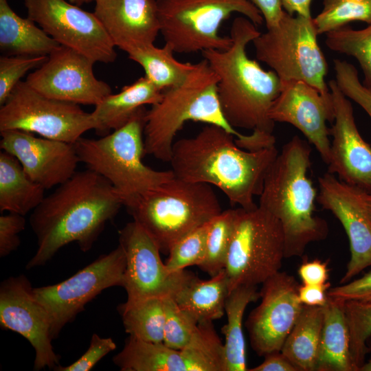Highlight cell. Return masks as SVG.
Segmentation results:
<instances>
[{
    "label": "cell",
    "mask_w": 371,
    "mask_h": 371,
    "mask_svg": "<svg viewBox=\"0 0 371 371\" xmlns=\"http://www.w3.org/2000/svg\"><path fill=\"white\" fill-rule=\"evenodd\" d=\"M122 206V196L103 177L90 169L76 172L32 211L37 249L26 269L45 265L71 243L88 251Z\"/></svg>",
    "instance_id": "6da1fadb"
},
{
    "label": "cell",
    "mask_w": 371,
    "mask_h": 371,
    "mask_svg": "<svg viewBox=\"0 0 371 371\" xmlns=\"http://www.w3.org/2000/svg\"><path fill=\"white\" fill-rule=\"evenodd\" d=\"M234 135L207 124L195 136L175 142L170 160L177 178L219 188L232 205L257 206L267 173L278 155L276 146L250 151L239 147Z\"/></svg>",
    "instance_id": "7a4b0ae2"
},
{
    "label": "cell",
    "mask_w": 371,
    "mask_h": 371,
    "mask_svg": "<svg viewBox=\"0 0 371 371\" xmlns=\"http://www.w3.org/2000/svg\"><path fill=\"white\" fill-rule=\"evenodd\" d=\"M260 34L248 18L236 17L230 30L231 47L201 54L218 78V98L227 122L234 128L272 133L275 122L269 114L282 83L273 71L264 70L247 55V45Z\"/></svg>",
    "instance_id": "3957f363"
},
{
    "label": "cell",
    "mask_w": 371,
    "mask_h": 371,
    "mask_svg": "<svg viewBox=\"0 0 371 371\" xmlns=\"http://www.w3.org/2000/svg\"><path fill=\"white\" fill-rule=\"evenodd\" d=\"M311 148L293 136L269 169L258 205L277 218L284 236L285 258L300 257L307 246L328 235L327 222L317 216V193L308 177Z\"/></svg>",
    "instance_id": "277c9868"
},
{
    "label": "cell",
    "mask_w": 371,
    "mask_h": 371,
    "mask_svg": "<svg viewBox=\"0 0 371 371\" xmlns=\"http://www.w3.org/2000/svg\"><path fill=\"white\" fill-rule=\"evenodd\" d=\"M218 80L216 74L203 58L194 63L181 84L163 91L161 100L146 113L145 155L169 162L174 139L188 121L221 126L236 137L238 145L248 141L249 135L236 131L224 117L218 98Z\"/></svg>",
    "instance_id": "5b68a950"
},
{
    "label": "cell",
    "mask_w": 371,
    "mask_h": 371,
    "mask_svg": "<svg viewBox=\"0 0 371 371\" xmlns=\"http://www.w3.org/2000/svg\"><path fill=\"white\" fill-rule=\"evenodd\" d=\"M145 106L126 124L99 139L80 137L74 144L80 162L99 174L120 194L124 206L175 177L173 172L147 166L144 128Z\"/></svg>",
    "instance_id": "8992f818"
},
{
    "label": "cell",
    "mask_w": 371,
    "mask_h": 371,
    "mask_svg": "<svg viewBox=\"0 0 371 371\" xmlns=\"http://www.w3.org/2000/svg\"><path fill=\"white\" fill-rule=\"evenodd\" d=\"M125 207L164 254L181 238L222 212L210 185L175 176Z\"/></svg>",
    "instance_id": "52a82bcc"
},
{
    "label": "cell",
    "mask_w": 371,
    "mask_h": 371,
    "mask_svg": "<svg viewBox=\"0 0 371 371\" xmlns=\"http://www.w3.org/2000/svg\"><path fill=\"white\" fill-rule=\"evenodd\" d=\"M160 33L175 53L190 54L205 50L225 51L230 36L219 29L232 14L245 15L256 26L264 21L260 10L249 0H156Z\"/></svg>",
    "instance_id": "ba28073f"
},
{
    "label": "cell",
    "mask_w": 371,
    "mask_h": 371,
    "mask_svg": "<svg viewBox=\"0 0 371 371\" xmlns=\"http://www.w3.org/2000/svg\"><path fill=\"white\" fill-rule=\"evenodd\" d=\"M284 236L280 221L257 205L236 209L225 271L229 292L241 285L257 286L280 271Z\"/></svg>",
    "instance_id": "9c48e42d"
},
{
    "label": "cell",
    "mask_w": 371,
    "mask_h": 371,
    "mask_svg": "<svg viewBox=\"0 0 371 371\" xmlns=\"http://www.w3.org/2000/svg\"><path fill=\"white\" fill-rule=\"evenodd\" d=\"M317 36L312 17L284 10L277 25L260 33L252 43L257 60L268 65L282 82L302 80L328 94V65Z\"/></svg>",
    "instance_id": "30bf717a"
},
{
    "label": "cell",
    "mask_w": 371,
    "mask_h": 371,
    "mask_svg": "<svg viewBox=\"0 0 371 371\" xmlns=\"http://www.w3.org/2000/svg\"><path fill=\"white\" fill-rule=\"evenodd\" d=\"M93 129L91 113L79 104L47 97L21 80L0 107V131L21 130L74 144Z\"/></svg>",
    "instance_id": "8fae6325"
},
{
    "label": "cell",
    "mask_w": 371,
    "mask_h": 371,
    "mask_svg": "<svg viewBox=\"0 0 371 371\" xmlns=\"http://www.w3.org/2000/svg\"><path fill=\"white\" fill-rule=\"evenodd\" d=\"M125 269V254L118 244L69 278L55 284L34 287L35 297L49 315L53 339L102 291L123 286Z\"/></svg>",
    "instance_id": "7c38bea8"
},
{
    "label": "cell",
    "mask_w": 371,
    "mask_h": 371,
    "mask_svg": "<svg viewBox=\"0 0 371 371\" xmlns=\"http://www.w3.org/2000/svg\"><path fill=\"white\" fill-rule=\"evenodd\" d=\"M27 17L60 45L95 63H111L115 46L95 14L65 0H24Z\"/></svg>",
    "instance_id": "4fadbf2b"
},
{
    "label": "cell",
    "mask_w": 371,
    "mask_h": 371,
    "mask_svg": "<svg viewBox=\"0 0 371 371\" xmlns=\"http://www.w3.org/2000/svg\"><path fill=\"white\" fill-rule=\"evenodd\" d=\"M119 245L126 256L123 288L126 302L150 297L174 298L194 273L186 269L172 272L160 256V249L137 222L127 223L119 232Z\"/></svg>",
    "instance_id": "5bb4252c"
},
{
    "label": "cell",
    "mask_w": 371,
    "mask_h": 371,
    "mask_svg": "<svg viewBox=\"0 0 371 371\" xmlns=\"http://www.w3.org/2000/svg\"><path fill=\"white\" fill-rule=\"evenodd\" d=\"M260 304L247 317L245 326L251 348L260 357L281 351L303 307L299 283L284 271H278L262 284Z\"/></svg>",
    "instance_id": "9a60e30c"
},
{
    "label": "cell",
    "mask_w": 371,
    "mask_h": 371,
    "mask_svg": "<svg viewBox=\"0 0 371 371\" xmlns=\"http://www.w3.org/2000/svg\"><path fill=\"white\" fill-rule=\"evenodd\" d=\"M95 63L77 51L60 45L26 78L40 93L78 104H98L112 93L111 87L95 78Z\"/></svg>",
    "instance_id": "2e32d148"
},
{
    "label": "cell",
    "mask_w": 371,
    "mask_h": 371,
    "mask_svg": "<svg viewBox=\"0 0 371 371\" xmlns=\"http://www.w3.org/2000/svg\"><path fill=\"white\" fill-rule=\"evenodd\" d=\"M24 275L11 276L0 285V326L26 339L35 351L34 370L56 368L60 357L52 341L51 322ZM59 366V365H58Z\"/></svg>",
    "instance_id": "e0dca14e"
},
{
    "label": "cell",
    "mask_w": 371,
    "mask_h": 371,
    "mask_svg": "<svg viewBox=\"0 0 371 371\" xmlns=\"http://www.w3.org/2000/svg\"><path fill=\"white\" fill-rule=\"evenodd\" d=\"M317 201L342 225L349 240L350 258L340 284L346 283L371 266V218L363 190L326 172L318 178Z\"/></svg>",
    "instance_id": "ac0fdd59"
},
{
    "label": "cell",
    "mask_w": 371,
    "mask_h": 371,
    "mask_svg": "<svg viewBox=\"0 0 371 371\" xmlns=\"http://www.w3.org/2000/svg\"><path fill=\"white\" fill-rule=\"evenodd\" d=\"M282 83V89L270 109L269 117L274 122H286L297 128L328 165L330 142L326 123H333L335 119L331 93L323 94L302 80Z\"/></svg>",
    "instance_id": "d6986e66"
},
{
    "label": "cell",
    "mask_w": 371,
    "mask_h": 371,
    "mask_svg": "<svg viewBox=\"0 0 371 371\" xmlns=\"http://www.w3.org/2000/svg\"><path fill=\"white\" fill-rule=\"evenodd\" d=\"M335 109L333 124L329 128L330 160L328 172L341 181L365 191L371 190V145L361 135L355 123L350 101L335 80L328 82Z\"/></svg>",
    "instance_id": "ffe728a7"
},
{
    "label": "cell",
    "mask_w": 371,
    "mask_h": 371,
    "mask_svg": "<svg viewBox=\"0 0 371 371\" xmlns=\"http://www.w3.org/2000/svg\"><path fill=\"white\" fill-rule=\"evenodd\" d=\"M0 133L1 149L15 157L27 175L45 190L62 184L76 172L80 160L74 144L21 130Z\"/></svg>",
    "instance_id": "44dd1931"
},
{
    "label": "cell",
    "mask_w": 371,
    "mask_h": 371,
    "mask_svg": "<svg viewBox=\"0 0 371 371\" xmlns=\"http://www.w3.org/2000/svg\"><path fill=\"white\" fill-rule=\"evenodd\" d=\"M94 14L115 47L127 54L154 44L160 32L156 0H95Z\"/></svg>",
    "instance_id": "7402d4cb"
},
{
    "label": "cell",
    "mask_w": 371,
    "mask_h": 371,
    "mask_svg": "<svg viewBox=\"0 0 371 371\" xmlns=\"http://www.w3.org/2000/svg\"><path fill=\"white\" fill-rule=\"evenodd\" d=\"M162 92L145 76L138 78L95 106L91 112L93 130L98 135L104 136L123 126L146 104L157 103Z\"/></svg>",
    "instance_id": "603a6c76"
},
{
    "label": "cell",
    "mask_w": 371,
    "mask_h": 371,
    "mask_svg": "<svg viewBox=\"0 0 371 371\" xmlns=\"http://www.w3.org/2000/svg\"><path fill=\"white\" fill-rule=\"evenodd\" d=\"M60 45L30 18L0 0V50L3 56H49Z\"/></svg>",
    "instance_id": "cb8c5ba5"
},
{
    "label": "cell",
    "mask_w": 371,
    "mask_h": 371,
    "mask_svg": "<svg viewBox=\"0 0 371 371\" xmlns=\"http://www.w3.org/2000/svg\"><path fill=\"white\" fill-rule=\"evenodd\" d=\"M343 301L328 296L324 308L317 371H357L350 348V333Z\"/></svg>",
    "instance_id": "d4e9b609"
},
{
    "label": "cell",
    "mask_w": 371,
    "mask_h": 371,
    "mask_svg": "<svg viewBox=\"0 0 371 371\" xmlns=\"http://www.w3.org/2000/svg\"><path fill=\"white\" fill-rule=\"evenodd\" d=\"M229 293L225 269L209 280L193 276L173 298L178 306L199 323L212 322L225 313Z\"/></svg>",
    "instance_id": "484cf974"
},
{
    "label": "cell",
    "mask_w": 371,
    "mask_h": 371,
    "mask_svg": "<svg viewBox=\"0 0 371 371\" xmlns=\"http://www.w3.org/2000/svg\"><path fill=\"white\" fill-rule=\"evenodd\" d=\"M45 188L25 172L11 154L0 153V210L25 216L45 198Z\"/></svg>",
    "instance_id": "4316f807"
},
{
    "label": "cell",
    "mask_w": 371,
    "mask_h": 371,
    "mask_svg": "<svg viewBox=\"0 0 371 371\" xmlns=\"http://www.w3.org/2000/svg\"><path fill=\"white\" fill-rule=\"evenodd\" d=\"M323 322V306L303 305L281 349L297 371L316 370Z\"/></svg>",
    "instance_id": "83f0119b"
},
{
    "label": "cell",
    "mask_w": 371,
    "mask_h": 371,
    "mask_svg": "<svg viewBox=\"0 0 371 371\" xmlns=\"http://www.w3.org/2000/svg\"><path fill=\"white\" fill-rule=\"evenodd\" d=\"M259 298L257 286L241 285L228 293L225 306L227 323L221 328L225 335L226 371L248 370L243 319L248 304Z\"/></svg>",
    "instance_id": "f1b7e54d"
},
{
    "label": "cell",
    "mask_w": 371,
    "mask_h": 371,
    "mask_svg": "<svg viewBox=\"0 0 371 371\" xmlns=\"http://www.w3.org/2000/svg\"><path fill=\"white\" fill-rule=\"evenodd\" d=\"M113 361L122 371H187L181 350L131 336Z\"/></svg>",
    "instance_id": "f546056e"
},
{
    "label": "cell",
    "mask_w": 371,
    "mask_h": 371,
    "mask_svg": "<svg viewBox=\"0 0 371 371\" xmlns=\"http://www.w3.org/2000/svg\"><path fill=\"white\" fill-rule=\"evenodd\" d=\"M174 53L167 44L161 48L153 44L130 52L128 57L142 66L144 76L164 91L181 84L194 65L178 61Z\"/></svg>",
    "instance_id": "4dcf8cb0"
},
{
    "label": "cell",
    "mask_w": 371,
    "mask_h": 371,
    "mask_svg": "<svg viewBox=\"0 0 371 371\" xmlns=\"http://www.w3.org/2000/svg\"><path fill=\"white\" fill-rule=\"evenodd\" d=\"M125 332L150 342L164 343L166 319L164 298L126 302L118 307Z\"/></svg>",
    "instance_id": "1f68e13d"
},
{
    "label": "cell",
    "mask_w": 371,
    "mask_h": 371,
    "mask_svg": "<svg viewBox=\"0 0 371 371\" xmlns=\"http://www.w3.org/2000/svg\"><path fill=\"white\" fill-rule=\"evenodd\" d=\"M187 371H226L224 344L212 322H200L188 345L180 350Z\"/></svg>",
    "instance_id": "d6a6232c"
},
{
    "label": "cell",
    "mask_w": 371,
    "mask_h": 371,
    "mask_svg": "<svg viewBox=\"0 0 371 371\" xmlns=\"http://www.w3.org/2000/svg\"><path fill=\"white\" fill-rule=\"evenodd\" d=\"M236 218V209L222 211L210 223L205 256L199 267L211 277L225 269Z\"/></svg>",
    "instance_id": "836d02e7"
},
{
    "label": "cell",
    "mask_w": 371,
    "mask_h": 371,
    "mask_svg": "<svg viewBox=\"0 0 371 371\" xmlns=\"http://www.w3.org/2000/svg\"><path fill=\"white\" fill-rule=\"evenodd\" d=\"M326 35L325 43L330 49L358 61L364 75L363 83L371 89V23L361 30L346 25Z\"/></svg>",
    "instance_id": "e575fe53"
},
{
    "label": "cell",
    "mask_w": 371,
    "mask_h": 371,
    "mask_svg": "<svg viewBox=\"0 0 371 371\" xmlns=\"http://www.w3.org/2000/svg\"><path fill=\"white\" fill-rule=\"evenodd\" d=\"M318 35L336 30L352 21L371 23V0H323L322 10L313 18Z\"/></svg>",
    "instance_id": "d590c367"
},
{
    "label": "cell",
    "mask_w": 371,
    "mask_h": 371,
    "mask_svg": "<svg viewBox=\"0 0 371 371\" xmlns=\"http://www.w3.org/2000/svg\"><path fill=\"white\" fill-rule=\"evenodd\" d=\"M344 310L350 333V348L353 363L359 371L369 352L366 342L371 335V300H348Z\"/></svg>",
    "instance_id": "8d00e7d4"
},
{
    "label": "cell",
    "mask_w": 371,
    "mask_h": 371,
    "mask_svg": "<svg viewBox=\"0 0 371 371\" xmlns=\"http://www.w3.org/2000/svg\"><path fill=\"white\" fill-rule=\"evenodd\" d=\"M211 221L201 225L177 241L170 249L165 262L172 272L184 270L203 262Z\"/></svg>",
    "instance_id": "74e56055"
},
{
    "label": "cell",
    "mask_w": 371,
    "mask_h": 371,
    "mask_svg": "<svg viewBox=\"0 0 371 371\" xmlns=\"http://www.w3.org/2000/svg\"><path fill=\"white\" fill-rule=\"evenodd\" d=\"M166 319L164 344L175 349L186 348L194 335L199 322L181 310L173 298H164Z\"/></svg>",
    "instance_id": "f35d334b"
},
{
    "label": "cell",
    "mask_w": 371,
    "mask_h": 371,
    "mask_svg": "<svg viewBox=\"0 0 371 371\" xmlns=\"http://www.w3.org/2000/svg\"><path fill=\"white\" fill-rule=\"evenodd\" d=\"M48 56H3L0 58V105H2L30 69H37Z\"/></svg>",
    "instance_id": "ab89813d"
},
{
    "label": "cell",
    "mask_w": 371,
    "mask_h": 371,
    "mask_svg": "<svg viewBox=\"0 0 371 371\" xmlns=\"http://www.w3.org/2000/svg\"><path fill=\"white\" fill-rule=\"evenodd\" d=\"M335 81L341 92L359 104L371 119V89L362 83L358 71L351 63L335 59Z\"/></svg>",
    "instance_id": "60d3db41"
},
{
    "label": "cell",
    "mask_w": 371,
    "mask_h": 371,
    "mask_svg": "<svg viewBox=\"0 0 371 371\" xmlns=\"http://www.w3.org/2000/svg\"><path fill=\"white\" fill-rule=\"evenodd\" d=\"M116 344L110 337H101L98 334L92 335L89 348L76 361L69 366H58L56 371H89L104 356L115 350Z\"/></svg>",
    "instance_id": "b9f144b4"
},
{
    "label": "cell",
    "mask_w": 371,
    "mask_h": 371,
    "mask_svg": "<svg viewBox=\"0 0 371 371\" xmlns=\"http://www.w3.org/2000/svg\"><path fill=\"white\" fill-rule=\"evenodd\" d=\"M25 227L23 215L8 212L0 216V257L15 251L20 245L19 234Z\"/></svg>",
    "instance_id": "7bdbcfd3"
},
{
    "label": "cell",
    "mask_w": 371,
    "mask_h": 371,
    "mask_svg": "<svg viewBox=\"0 0 371 371\" xmlns=\"http://www.w3.org/2000/svg\"><path fill=\"white\" fill-rule=\"evenodd\" d=\"M327 295L339 301L371 300V271L355 280L330 288Z\"/></svg>",
    "instance_id": "ee69618b"
},
{
    "label": "cell",
    "mask_w": 371,
    "mask_h": 371,
    "mask_svg": "<svg viewBox=\"0 0 371 371\" xmlns=\"http://www.w3.org/2000/svg\"><path fill=\"white\" fill-rule=\"evenodd\" d=\"M297 272L303 284H323L329 276L327 264L318 259L304 261Z\"/></svg>",
    "instance_id": "f6af8a7d"
},
{
    "label": "cell",
    "mask_w": 371,
    "mask_h": 371,
    "mask_svg": "<svg viewBox=\"0 0 371 371\" xmlns=\"http://www.w3.org/2000/svg\"><path fill=\"white\" fill-rule=\"evenodd\" d=\"M330 288V283L323 284H302L298 290L300 302L308 306H324L327 300V293Z\"/></svg>",
    "instance_id": "bcb514c9"
},
{
    "label": "cell",
    "mask_w": 371,
    "mask_h": 371,
    "mask_svg": "<svg viewBox=\"0 0 371 371\" xmlns=\"http://www.w3.org/2000/svg\"><path fill=\"white\" fill-rule=\"evenodd\" d=\"M261 12L265 21L267 29L277 25L284 10L280 0H249Z\"/></svg>",
    "instance_id": "7dc6e473"
},
{
    "label": "cell",
    "mask_w": 371,
    "mask_h": 371,
    "mask_svg": "<svg viewBox=\"0 0 371 371\" xmlns=\"http://www.w3.org/2000/svg\"><path fill=\"white\" fill-rule=\"evenodd\" d=\"M264 361L258 366L248 369L249 371H297V368L282 353L273 352L265 357Z\"/></svg>",
    "instance_id": "c3c4849f"
},
{
    "label": "cell",
    "mask_w": 371,
    "mask_h": 371,
    "mask_svg": "<svg viewBox=\"0 0 371 371\" xmlns=\"http://www.w3.org/2000/svg\"><path fill=\"white\" fill-rule=\"evenodd\" d=\"M282 8L291 15L295 13L305 17H311V3L312 0H280Z\"/></svg>",
    "instance_id": "681fc988"
},
{
    "label": "cell",
    "mask_w": 371,
    "mask_h": 371,
    "mask_svg": "<svg viewBox=\"0 0 371 371\" xmlns=\"http://www.w3.org/2000/svg\"><path fill=\"white\" fill-rule=\"evenodd\" d=\"M363 199L366 207L371 218V190L370 191L363 190Z\"/></svg>",
    "instance_id": "f907efd6"
},
{
    "label": "cell",
    "mask_w": 371,
    "mask_h": 371,
    "mask_svg": "<svg viewBox=\"0 0 371 371\" xmlns=\"http://www.w3.org/2000/svg\"><path fill=\"white\" fill-rule=\"evenodd\" d=\"M366 344L369 348V352H371V335L368 339ZM359 371H371V357L368 361L365 362L361 367Z\"/></svg>",
    "instance_id": "816d5d0a"
},
{
    "label": "cell",
    "mask_w": 371,
    "mask_h": 371,
    "mask_svg": "<svg viewBox=\"0 0 371 371\" xmlns=\"http://www.w3.org/2000/svg\"><path fill=\"white\" fill-rule=\"evenodd\" d=\"M68 1L76 5L81 6L84 4L95 1V0H68Z\"/></svg>",
    "instance_id": "f5cc1de1"
}]
</instances>
